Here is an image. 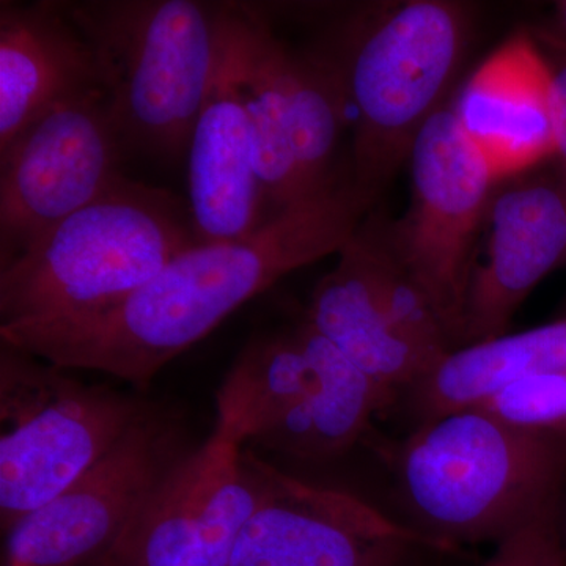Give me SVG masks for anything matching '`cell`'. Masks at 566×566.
<instances>
[{
	"instance_id": "6da1fadb",
	"label": "cell",
	"mask_w": 566,
	"mask_h": 566,
	"mask_svg": "<svg viewBox=\"0 0 566 566\" xmlns=\"http://www.w3.org/2000/svg\"><path fill=\"white\" fill-rule=\"evenodd\" d=\"M371 205L352 170H337L251 237L192 245L109 307L0 324V340L66 370L102 371L145 389L175 357L283 275L340 252Z\"/></svg>"
},
{
	"instance_id": "7a4b0ae2",
	"label": "cell",
	"mask_w": 566,
	"mask_h": 566,
	"mask_svg": "<svg viewBox=\"0 0 566 566\" xmlns=\"http://www.w3.org/2000/svg\"><path fill=\"white\" fill-rule=\"evenodd\" d=\"M409 527L446 549L502 543L564 510L566 433L532 430L482 408L417 427L394 457Z\"/></svg>"
},
{
	"instance_id": "3957f363",
	"label": "cell",
	"mask_w": 566,
	"mask_h": 566,
	"mask_svg": "<svg viewBox=\"0 0 566 566\" xmlns=\"http://www.w3.org/2000/svg\"><path fill=\"white\" fill-rule=\"evenodd\" d=\"M91 41L126 153L188 155L192 129L219 66L230 2H66Z\"/></svg>"
},
{
	"instance_id": "277c9868",
	"label": "cell",
	"mask_w": 566,
	"mask_h": 566,
	"mask_svg": "<svg viewBox=\"0 0 566 566\" xmlns=\"http://www.w3.org/2000/svg\"><path fill=\"white\" fill-rule=\"evenodd\" d=\"M196 244L189 205L123 177L0 270V324L109 307Z\"/></svg>"
},
{
	"instance_id": "5b68a950",
	"label": "cell",
	"mask_w": 566,
	"mask_h": 566,
	"mask_svg": "<svg viewBox=\"0 0 566 566\" xmlns=\"http://www.w3.org/2000/svg\"><path fill=\"white\" fill-rule=\"evenodd\" d=\"M469 14L460 3L412 0L360 14L342 33L337 66L352 106L354 185L375 202L441 109L460 65Z\"/></svg>"
},
{
	"instance_id": "8992f818",
	"label": "cell",
	"mask_w": 566,
	"mask_h": 566,
	"mask_svg": "<svg viewBox=\"0 0 566 566\" xmlns=\"http://www.w3.org/2000/svg\"><path fill=\"white\" fill-rule=\"evenodd\" d=\"M65 371L14 346H0L3 534L80 479L148 408Z\"/></svg>"
},
{
	"instance_id": "52a82bcc",
	"label": "cell",
	"mask_w": 566,
	"mask_h": 566,
	"mask_svg": "<svg viewBox=\"0 0 566 566\" xmlns=\"http://www.w3.org/2000/svg\"><path fill=\"white\" fill-rule=\"evenodd\" d=\"M409 161L411 207L387 227V243L457 349L472 262L497 181L452 107L442 106L424 123Z\"/></svg>"
},
{
	"instance_id": "ba28073f",
	"label": "cell",
	"mask_w": 566,
	"mask_h": 566,
	"mask_svg": "<svg viewBox=\"0 0 566 566\" xmlns=\"http://www.w3.org/2000/svg\"><path fill=\"white\" fill-rule=\"evenodd\" d=\"M120 133L106 91L52 106L0 155V270L122 180Z\"/></svg>"
},
{
	"instance_id": "9c48e42d",
	"label": "cell",
	"mask_w": 566,
	"mask_h": 566,
	"mask_svg": "<svg viewBox=\"0 0 566 566\" xmlns=\"http://www.w3.org/2000/svg\"><path fill=\"white\" fill-rule=\"evenodd\" d=\"M180 423L147 408L80 479L6 535L3 566H95L186 455Z\"/></svg>"
},
{
	"instance_id": "30bf717a",
	"label": "cell",
	"mask_w": 566,
	"mask_h": 566,
	"mask_svg": "<svg viewBox=\"0 0 566 566\" xmlns=\"http://www.w3.org/2000/svg\"><path fill=\"white\" fill-rule=\"evenodd\" d=\"M273 469L212 434L178 461L95 566H229Z\"/></svg>"
},
{
	"instance_id": "8fae6325",
	"label": "cell",
	"mask_w": 566,
	"mask_h": 566,
	"mask_svg": "<svg viewBox=\"0 0 566 566\" xmlns=\"http://www.w3.org/2000/svg\"><path fill=\"white\" fill-rule=\"evenodd\" d=\"M428 549L446 547L352 494L274 468L229 566H417Z\"/></svg>"
},
{
	"instance_id": "7c38bea8",
	"label": "cell",
	"mask_w": 566,
	"mask_h": 566,
	"mask_svg": "<svg viewBox=\"0 0 566 566\" xmlns=\"http://www.w3.org/2000/svg\"><path fill=\"white\" fill-rule=\"evenodd\" d=\"M486 248L472 263L460 348L502 337L520 305L547 274L566 264V186L536 175L493 192ZM480 252V251H475Z\"/></svg>"
},
{
	"instance_id": "4fadbf2b",
	"label": "cell",
	"mask_w": 566,
	"mask_h": 566,
	"mask_svg": "<svg viewBox=\"0 0 566 566\" xmlns=\"http://www.w3.org/2000/svg\"><path fill=\"white\" fill-rule=\"evenodd\" d=\"M452 109L497 182L556 156L553 73L527 33L476 69Z\"/></svg>"
},
{
	"instance_id": "5bb4252c",
	"label": "cell",
	"mask_w": 566,
	"mask_h": 566,
	"mask_svg": "<svg viewBox=\"0 0 566 566\" xmlns=\"http://www.w3.org/2000/svg\"><path fill=\"white\" fill-rule=\"evenodd\" d=\"M91 91H106L102 63L66 2L2 0L0 155L52 106Z\"/></svg>"
},
{
	"instance_id": "9a60e30c",
	"label": "cell",
	"mask_w": 566,
	"mask_h": 566,
	"mask_svg": "<svg viewBox=\"0 0 566 566\" xmlns=\"http://www.w3.org/2000/svg\"><path fill=\"white\" fill-rule=\"evenodd\" d=\"M305 318L394 401L438 364L387 314L374 219L360 223L334 270L316 283Z\"/></svg>"
},
{
	"instance_id": "2e32d148",
	"label": "cell",
	"mask_w": 566,
	"mask_h": 566,
	"mask_svg": "<svg viewBox=\"0 0 566 566\" xmlns=\"http://www.w3.org/2000/svg\"><path fill=\"white\" fill-rule=\"evenodd\" d=\"M188 170V205L197 243L251 237L271 218L226 43L218 76L192 129Z\"/></svg>"
},
{
	"instance_id": "e0dca14e",
	"label": "cell",
	"mask_w": 566,
	"mask_h": 566,
	"mask_svg": "<svg viewBox=\"0 0 566 566\" xmlns=\"http://www.w3.org/2000/svg\"><path fill=\"white\" fill-rule=\"evenodd\" d=\"M233 21L270 82L304 180L318 191L337 172L335 148L348 109L340 73L323 52L283 43L262 7L233 3Z\"/></svg>"
},
{
	"instance_id": "ac0fdd59",
	"label": "cell",
	"mask_w": 566,
	"mask_h": 566,
	"mask_svg": "<svg viewBox=\"0 0 566 566\" xmlns=\"http://www.w3.org/2000/svg\"><path fill=\"white\" fill-rule=\"evenodd\" d=\"M294 327L314 363L315 385L303 403L268 428L253 444L303 461L333 460L349 452L370 427L371 417L394 400L305 315Z\"/></svg>"
},
{
	"instance_id": "d6986e66",
	"label": "cell",
	"mask_w": 566,
	"mask_h": 566,
	"mask_svg": "<svg viewBox=\"0 0 566 566\" xmlns=\"http://www.w3.org/2000/svg\"><path fill=\"white\" fill-rule=\"evenodd\" d=\"M566 371V318L447 353L409 387L419 424L486 403L534 376Z\"/></svg>"
},
{
	"instance_id": "ffe728a7",
	"label": "cell",
	"mask_w": 566,
	"mask_h": 566,
	"mask_svg": "<svg viewBox=\"0 0 566 566\" xmlns=\"http://www.w3.org/2000/svg\"><path fill=\"white\" fill-rule=\"evenodd\" d=\"M316 371L296 327L253 337L216 397L214 434L241 447L289 415L315 385Z\"/></svg>"
},
{
	"instance_id": "44dd1931",
	"label": "cell",
	"mask_w": 566,
	"mask_h": 566,
	"mask_svg": "<svg viewBox=\"0 0 566 566\" xmlns=\"http://www.w3.org/2000/svg\"><path fill=\"white\" fill-rule=\"evenodd\" d=\"M226 51L248 115L260 181L268 205L275 214L314 191L304 180L270 82L237 31L233 2H230L227 21Z\"/></svg>"
},
{
	"instance_id": "7402d4cb",
	"label": "cell",
	"mask_w": 566,
	"mask_h": 566,
	"mask_svg": "<svg viewBox=\"0 0 566 566\" xmlns=\"http://www.w3.org/2000/svg\"><path fill=\"white\" fill-rule=\"evenodd\" d=\"M566 558L562 510L547 513L499 543L480 566H557Z\"/></svg>"
},
{
	"instance_id": "603a6c76",
	"label": "cell",
	"mask_w": 566,
	"mask_h": 566,
	"mask_svg": "<svg viewBox=\"0 0 566 566\" xmlns=\"http://www.w3.org/2000/svg\"><path fill=\"white\" fill-rule=\"evenodd\" d=\"M512 409L517 422L528 428L566 433V371L517 382Z\"/></svg>"
},
{
	"instance_id": "cb8c5ba5",
	"label": "cell",
	"mask_w": 566,
	"mask_h": 566,
	"mask_svg": "<svg viewBox=\"0 0 566 566\" xmlns=\"http://www.w3.org/2000/svg\"><path fill=\"white\" fill-rule=\"evenodd\" d=\"M551 52H545L553 73L554 125H556V156L558 174L566 186V43L560 39H546Z\"/></svg>"
},
{
	"instance_id": "d4e9b609",
	"label": "cell",
	"mask_w": 566,
	"mask_h": 566,
	"mask_svg": "<svg viewBox=\"0 0 566 566\" xmlns=\"http://www.w3.org/2000/svg\"><path fill=\"white\" fill-rule=\"evenodd\" d=\"M557 24L566 43V0L557 3Z\"/></svg>"
},
{
	"instance_id": "484cf974",
	"label": "cell",
	"mask_w": 566,
	"mask_h": 566,
	"mask_svg": "<svg viewBox=\"0 0 566 566\" xmlns=\"http://www.w3.org/2000/svg\"><path fill=\"white\" fill-rule=\"evenodd\" d=\"M562 534H564V545L566 551V490L564 497V510H562Z\"/></svg>"
},
{
	"instance_id": "4316f807",
	"label": "cell",
	"mask_w": 566,
	"mask_h": 566,
	"mask_svg": "<svg viewBox=\"0 0 566 566\" xmlns=\"http://www.w3.org/2000/svg\"><path fill=\"white\" fill-rule=\"evenodd\" d=\"M557 566H566V558L565 560H562L560 564H558Z\"/></svg>"
}]
</instances>
